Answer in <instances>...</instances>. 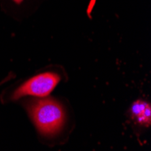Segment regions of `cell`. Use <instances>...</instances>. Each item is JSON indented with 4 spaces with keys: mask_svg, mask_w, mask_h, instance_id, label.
Here are the masks:
<instances>
[{
    "mask_svg": "<svg viewBox=\"0 0 151 151\" xmlns=\"http://www.w3.org/2000/svg\"><path fill=\"white\" fill-rule=\"evenodd\" d=\"M26 108L41 134L52 136L62 129L65 122V112L63 106L55 100H33Z\"/></svg>",
    "mask_w": 151,
    "mask_h": 151,
    "instance_id": "1",
    "label": "cell"
},
{
    "mask_svg": "<svg viewBox=\"0 0 151 151\" xmlns=\"http://www.w3.org/2000/svg\"><path fill=\"white\" fill-rule=\"evenodd\" d=\"M60 79V76L54 73H45L36 75L17 89L12 95V100H18L25 95L45 97L55 88Z\"/></svg>",
    "mask_w": 151,
    "mask_h": 151,
    "instance_id": "2",
    "label": "cell"
},
{
    "mask_svg": "<svg viewBox=\"0 0 151 151\" xmlns=\"http://www.w3.org/2000/svg\"><path fill=\"white\" fill-rule=\"evenodd\" d=\"M132 117L135 118L140 124L149 125L151 120L150 105L142 101H137L131 108Z\"/></svg>",
    "mask_w": 151,
    "mask_h": 151,
    "instance_id": "3",
    "label": "cell"
},
{
    "mask_svg": "<svg viewBox=\"0 0 151 151\" xmlns=\"http://www.w3.org/2000/svg\"><path fill=\"white\" fill-rule=\"evenodd\" d=\"M14 1H15L16 3H17V4H20L23 1V0H14Z\"/></svg>",
    "mask_w": 151,
    "mask_h": 151,
    "instance_id": "4",
    "label": "cell"
}]
</instances>
